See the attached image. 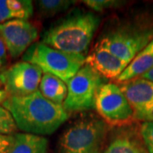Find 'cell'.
Masks as SVG:
<instances>
[{
    "instance_id": "obj_16",
    "label": "cell",
    "mask_w": 153,
    "mask_h": 153,
    "mask_svg": "<svg viewBox=\"0 0 153 153\" xmlns=\"http://www.w3.org/2000/svg\"><path fill=\"white\" fill-rule=\"evenodd\" d=\"M15 142L10 153H46L48 140L44 136L31 134L16 133Z\"/></svg>"
},
{
    "instance_id": "obj_2",
    "label": "cell",
    "mask_w": 153,
    "mask_h": 153,
    "mask_svg": "<svg viewBox=\"0 0 153 153\" xmlns=\"http://www.w3.org/2000/svg\"><path fill=\"white\" fill-rule=\"evenodd\" d=\"M99 25L100 18L93 12L76 11L49 28L42 43L67 53L83 55Z\"/></svg>"
},
{
    "instance_id": "obj_10",
    "label": "cell",
    "mask_w": 153,
    "mask_h": 153,
    "mask_svg": "<svg viewBox=\"0 0 153 153\" xmlns=\"http://www.w3.org/2000/svg\"><path fill=\"white\" fill-rule=\"evenodd\" d=\"M85 63L105 78L116 80L128 65L99 44L86 57Z\"/></svg>"
},
{
    "instance_id": "obj_1",
    "label": "cell",
    "mask_w": 153,
    "mask_h": 153,
    "mask_svg": "<svg viewBox=\"0 0 153 153\" xmlns=\"http://www.w3.org/2000/svg\"><path fill=\"white\" fill-rule=\"evenodd\" d=\"M2 105L10 112L19 130L39 136L52 134L69 117L62 105L44 98L39 90L26 96H9Z\"/></svg>"
},
{
    "instance_id": "obj_5",
    "label": "cell",
    "mask_w": 153,
    "mask_h": 153,
    "mask_svg": "<svg viewBox=\"0 0 153 153\" xmlns=\"http://www.w3.org/2000/svg\"><path fill=\"white\" fill-rule=\"evenodd\" d=\"M105 78L85 63L67 85V94L63 108L67 113L85 111L95 108V102Z\"/></svg>"
},
{
    "instance_id": "obj_8",
    "label": "cell",
    "mask_w": 153,
    "mask_h": 153,
    "mask_svg": "<svg viewBox=\"0 0 153 153\" xmlns=\"http://www.w3.org/2000/svg\"><path fill=\"white\" fill-rule=\"evenodd\" d=\"M10 96H26L35 93L44 72L38 66L27 61H19L3 71Z\"/></svg>"
},
{
    "instance_id": "obj_6",
    "label": "cell",
    "mask_w": 153,
    "mask_h": 153,
    "mask_svg": "<svg viewBox=\"0 0 153 153\" xmlns=\"http://www.w3.org/2000/svg\"><path fill=\"white\" fill-rule=\"evenodd\" d=\"M95 109L109 126L128 125L134 118V110L121 87L114 82L103 85L98 94Z\"/></svg>"
},
{
    "instance_id": "obj_19",
    "label": "cell",
    "mask_w": 153,
    "mask_h": 153,
    "mask_svg": "<svg viewBox=\"0 0 153 153\" xmlns=\"http://www.w3.org/2000/svg\"><path fill=\"white\" fill-rule=\"evenodd\" d=\"M140 133L148 152L153 153V122H143Z\"/></svg>"
},
{
    "instance_id": "obj_22",
    "label": "cell",
    "mask_w": 153,
    "mask_h": 153,
    "mask_svg": "<svg viewBox=\"0 0 153 153\" xmlns=\"http://www.w3.org/2000/svg\"><path fill=\"white\" fill-rule=\"evenodd\" d=\"M15 142V136L0 134V153H10Z\"/></svg>"
},
{
    "instance_id": "obj_14",
    "label": "cell",
    "mask_w": 153,
    "mask_h": 153,
    "mask_svg": "<svg viewBox=\"0 0 153 153\" xmlns=\"http://www.w3.org/2000/svg\"><path fill=\"white\" fill-rule=\"evenodd\" d=\"M33 13L30 0H0V24L12 20H26Z\"/></svg>"
},
{
    "instance_id": "obj_23",
    "label": "cell",
    "mask_w": 153,
    "mask_h": 153,
    "mask_svg": "<svg viewBox=\"0 0 153 153\" xmlns=\"http://www.w3.org/2000/svg\"><path fill=\"white\" fill-rule=\"evenodd\" d=\"M10 95L7 90V87H6L5 79H4V72L3 71L0 70V105L4 104V102L8 99Z\"/></svg>"
},
{
    "instance_id": "obj_13",
    "label": "cell",
    "mask_w": 153,
    "mask_h": 153,
    "mask_svg": "<svg viewBox=\"0 0 153 153\" xmlns=\"http://www.w3.org/2000/svg\"><path fill=\"white\" fill-rule=\"evenodd\" d=\"M153 67V39L132 60L117 81L120 83L136 79Z\"/></svg>"
},
{
    "instance_id": "obj_25",
    "label": "cell",
    "mask_w": 153,
    "mask_h": 153,
    "mask_svg": "<svg viewBox=\"0 0 153 153\" xmlns=\"http://www.w3.org/2000/svg\"><path fill=\"white\" fill-rule=\"evenodd\" d=\"M140 78L150 81V82H153V67L148 71H146V73H144L142 76H140Z\"/></svg>"
},
{
    "instance_id": "obj_9",
    "label": "cell",
    "mask_w": 153,
    "mask_h": 153,
    "mask_svg": "<svg viewBox=\"0 0 153 153\" xmlns=\"http://www.w3.org/2000/svg\"><path fill=\"white\" fill-rule=\"evenodd\" d=\"M38 36V29L26 20H12L0 24V37L13 59L24 55Z\"/></svg>"
},
{
    "instance_id": "obj_21",
    "label": "cell",
    "mask_w": 153,
    "mask_h": 153,
    "mask_svg": "<svg viewBox=\"0 0 153 153\" xmlns=\"http://www.w3.org/2000/svg\"><path fill=\"white\" fill-rule=\"evenodd\" d=\"M134 118L143 122H153V103L134 112Z\"/></svg>"
},
{
    "instance_id": "obj_3",
    "label": "cell",
    "mask_w": 153,
    "mask_h": 153,
    "mask_svg": "<svg viewBox=\"0 0 153 153\" xmlns=\"http://www.w3.org/2000/svg\"><path fill=\"white\" fill-rule=\"evenodd\" d=\"M109 125L101 118L88 117L71 125L60 136L59 153H103Z\"/></svg>"
},
{
    "instance_id": "obj_18",
    "label": "cell",
    "mask_w": 153,
    "mask_h": 153,
    "mask_svg": "<svg viewBox=\"0 0 153 153\" xmlns=\"http://www.w3.org/2000/svg\"><path fill=\"white\" fill-rule=\"evenodd\" d=\"M17 128L10 112L3 105H0V134L13 135L16 134Z\"/></svg>"
},
{
    "instance_id": "obj_7",
    "label": "cell",
    "mask_w": 153,
    "mask_h": 153,
    "mask_svg": "<svg viewBox=\"0 0 153 153\" xmlns=\"http://www.w3.org/2000/svg\"><path fill=\"white\" fill-rule=\"evenodd\" d=\"M152 39V31L121 27L106 33L99 44L129 64Z\"/></svg>"
},
{
    "instance_id": "obj_15",
    "label": "cell",
    "mask_w": 153,
    "mask_h": 153,
    "mask_svg": "<svg viewBox=\"0 0 153 153\" xmlns=\"http://www.w3.org/2000/svg\"><path fill=\"white\" fill-rule=\"evenodd\" d=\"M38 90L44 98L63 106L67 94V85L59 77L49 73H44Z\"/></svg>"
},
{
    "instance_id": "obj_24",
    "label": "cell",
    "mask_w": 153,
    "mask_h": 153,
    "mask_svg": "<svg viewBox=\"0 0 153 153\" xmlns=\"http://www.w3.org/2000/svg\"><path fill=\"white\" fill-rule=\"evenodd\" d=\"M8 61V50L4 40L0 37V70Z\"/></svg>"
},
{
    "instance_id": "obj_4",
    "label": "cell",
    "mask_w": 153,
    "mask_h": 153,
    "mask_svg": "<svg viewBox=\"0 0 153 153\" xmlns=\"http://www.w3.org/2000/svg\"><path fill=\"white\" fill-rule=\"evenodd\" d=\"M22 60L38 66L44 73L52 74L67 83L85 65L86 57L51 48L41 42L33 44L24 53Z\"/></svg>"
},
{
    "instance_id": "obj_11",
    "label": "cell",
    "mask_w": 153,
    "mask_h": 153,
    "mask_svg": "<svg viewBox=\"0 0 153 153\" xmlns=\"http://www.w3.org/2000/svg\"><path fill=\"white\" fill-rule=\"evenodd\" d=\"M103 153H149L140 131L123 128L112 135Z\"/></svg>"
},
{
    "instance_id": "obj_20",
    "label": "cell",
    "mask_w": 153,
    "mask_h": 153,
    "mask_svg": "<svg viewBox=\"0 0 153 153\" xmlns=\"http://www.w3.org/2000/svg\"><path fill=\"white\" fill-rule=\"evenodd\" d=\"M83 3L91 10L97 12L117 7L121 4L120 1H116V0H86L83 1Z\"/></svg>"
},
{
    "instance_id": "obj_12",
    "label": "cell",
    "mask_w": 153,
    "mask_h": 153,
    "mask_svg": "<svg viewBox=\"0 0 153 153\" xmlns=\"http://www.w3.org/2000/svg\"><path fill=\"white\" fill-rule=\"evenodd\" d=\"M120 87L134 112L153 103V82L139 77L120 83Z\"/></svg>"
},
{
    "instance_id": "obj_17",
    "label": "cell",
    "mask_w": 153,
    "mask_h": 153,
    "mask_svg": "<svg viewBox=\"0 0 153 153\" xmlns=\"http://www.w3.org/2000/svg\"><path fill=\"white\" fill-rule=\"evenodd\" d=\"M39 12L44 16H53L67 10L71 5L75 4V1L71 0H40L38 1Z\"/></svg>"
}]
</instances>
